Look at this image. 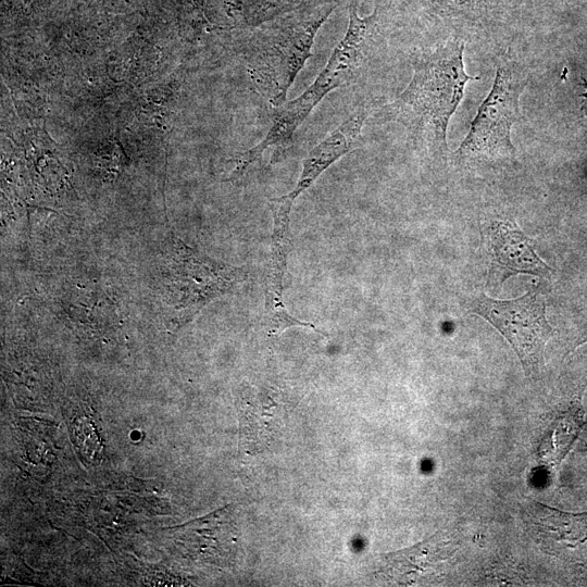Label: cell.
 I'll return each mask as SVG.
<instances>
[{
  "instance_id": "obj_1",
  "label": "cell",
  "mask_w": 587,
  "mask_h": 587,
  "mask_svg": "<svg viewBox=\"0 0 587 587\" xmlns=\"http://www.w3.org/2000/svg\"><path fill=\"white\" fill-rule=\"evenodd\" d=\"M465 46L463 40L450 37L413 53L409 85L394 101L371 114L376 123H398L417 147L445 157L450 118L465 85L478 79L465 72Z\"/></svg>"
},
{
  "instance_id": "obj_2",
  "label": "cell",
  "mask_w": 587,
  "mask_h": 587,
  "mask_svg": "<svg viewBox=\"0 0 587 587\" xmlns=\"http://www.w3.org/2000/svg\"><path fill=\"white\" fill-rule=\"evenodd\" d=\"M529 68L511 48L496 53L492 87L477 109L470 130L452 160L459 165L502 166L515 162L512 126L522 120L520 97L529 82Z\"/></svg>"
},
{
  "instance_id": "obj_3",
  "label": "cell",
  "mask_w": 587,
  "mask_h": 587,
  "mask_svg": "<svg viewBox=\"0 0 587 587\" xmlns=\"http://www.w3.org/2000/svg\"><path fill=\"white\" fill-rule=\"evenodd\" d=\"M334 7L280 24L265 32L252 54L249 71L259 92L275 108L311 55L315 36Z\"/></svg>"
},
{
  "instance_id": "obj_4",
  "label": "cell",
  "mask_w": 587,
  "mask_h": 587,
  "mask_svg": "<svg viewBox=\"0 0 587 587\" xmlns=\"http://www.w3.org/2000/svg\"><path fill=\"white\" fill-rule=\"evenodd\" d=\"M473 313L489 322L517 353L527 376H538L545 365V348L554 334L546 317V300L537 290L510 300L479 296Z\"/></svg>"
},
{
  "instance_id": "obj_5",
  "label": "cell",
  "mask_w": 587,
  "mask_h": 587,
  "mask_svg": "<svg viewBox=\"0 0 587 587\" xmlns=\"http://www.w3.org/2000/svg\"><path fill=\"white\" fill-rule=\"evenodd\" d=\"M378 41V10L375 9L367 16H359L355 8L351 7L344 38L336 45L314 82L300 96L283 104L285 112L302 124L328 92L357 79Z\"/></svg>"
},
{
  "instance_id": "obj_6",
  "label": "cell",
  "mask_w": 587,
  "mask_h": 587,
  "mask_svg": "<svg viewBox=\"0 0 587 587\" xmlns=\"http://www.w3.org/2000/svg\"><path fill=\"white\" fill-rule=\"evenodd\" d=\"M453 37L500 52L512 36V13L521 0H423Z\"/></svg>"
},
{
  "instance_id": "obj_7",
  "label": "cell",
  "mask_w": 587,
  "mask_h": 587,
  "mask_svg": "<svg viewBox=\"0 0 587 587\" xmlns=\"http://www.w3.org/2000/svg\"><path fill=\"white\" fill-rule=\"evenodd\" d=\"M532 535L546 552L587 567V511L565 512L532 502L526 513Z\"/></svg>"
},
{
  "instance_id": "obj_8",
  "label": "cell",
  "mask_w": 587,
  "mask_h": 587,
  "mask_svg": "<svg viewBox=\"0 0 587 587\" xmlns=\"http://www.w3.org/2000/svg\"><path fill=\"white\" fill-rule=\"evenodd\" d=\"M491 257L487 286L497 291L504 280L517 274L547 277L553 272L534 251L532 241L514 221H498L488 229Z\"/></svg>"
},
{
  "instance_id": "obj_9",
  "label": "cell",
  "mask_w": 587,
  "mask_h": 587,
  "mask_svg": "<svg viewBox=\"0 0 587 587\" xmlns=\"http://www.w3.org/2000/svg\"><path fill=\"white\" fill-rule=\"evenodd\" d=\"M273 229L265 273L264 326L267 337H277L285 329L294 326L316 327L302 322L288 313L284 303V276L290 249V213L272 211Z\"/></svg>"
},
{
  "instance_id": "obj_10",
  "label": "cell",
  "mask_w": 587,
  "mask_h": 587,
  "mask_svg": "<svg viewBox=\"0 0 587 587\" xmlns=\"http://www.w3.org/2000/svg\"><path fill=\"white\" fill-rule=\"evenodd\" d=\"M372 109L362 105L350 114L336 129L316 145L303 159L302 171L295 188L285 196L273 198L291 209L295 200L304 192L333 163L351 151L362 137V128L372 114Z\"/></svg>"
},
{
  "instance_id": "obj_11",
  "label": "cell",
  "mask_w": 587,
  "mask_h": 587,
  "mask_svg": "<svg viewBox=\"0 0 587 587\" xmlns=\"http://www.w3.org/2000/svg\"><path fill=\"white\" fill-rule=\"evenodd\" d=\"M454 551L446 534L438 532L412 548L385 554L380 573L400 585H414L441 570Z\"/></svg>"
},
{
  "instance_id": "obj_12",
  "label": "cell",
  "mask_w": 587,
  "mask_h": 587,
  "mask_svg": "<svg viewBox=\"0 0 587 587\" xmlns=\"http://www.w3.org/2000/svg\"><path fill=\"white\" fill-rule=\"evenodd\" d=\"M282 410L279 392L275 388L265 386L250 389L243 426L249 449L260 451L271 445L277 432V416L282 414Z\"/></svg>"
},
{
  "instance_id": "obj_13",
  "label": "cell",
  "mask_w": 587,
  "mask_h": 587,
  "mask_svg": "<svg viewBox=\"0 0 587 587\" xmlns=\"http://www.w3.org/2000/svg\"><path fill=\"white\" fill-rule=\"evenodd\" d=\"M585 342H587V335L584 336V338L580 339V340L577 342V346H579V345H582V344H585Z\"/></svg>"
}]
</instances>
